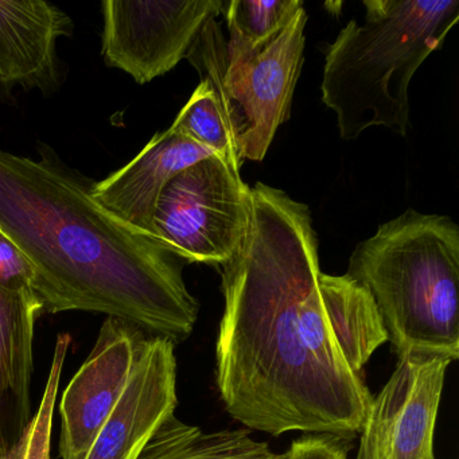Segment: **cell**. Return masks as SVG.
Instances as JSON below:
<instances>
[{
	"mask_svg": "<svg viewBox=\"0 0 459 459\" xmlns=\"http://www.w3.org/2000/svg\"><path fill=\"white\" fill-rule=\"evenodd\" d=\"M171 128L240 170L243 163L238 160L221 104L208 82L201 80Z\"/></svg>",
	"mask_w": 459,
	"mask_h": 459,
	"instance_id": "cell-17",
	"label": "cell"
},
{
	"mask_svg": "<svg viewBox=\"0 0 459 459\" xmlns=\"http://www.w3.org/2000/svg\"><path fill=\"white\" fill-rule=\"evenodd\" d=\"M212 155L170 127L157 134L125 168L93 184V198L126 224L155 236L154 214L169 182Z\"/></svg>",
	"mask_w": 459,
	"mask_h": 459,
	"instance_id": "cell-11",
	"label": "cell"
},
{
	"mask_svg": "<svg viewBox=\"0 0 459 459\" xmlns=\"http://www.w3.org/2000/svg\"><path fill=\"white\" fill-rule=\"evenodd\" d=\"M222 10L221 0H106L104 60L147 84L185 60L201 29Z\"/></svg>",
	"mask_w": 459,
	"mask_h": 459,
	"instance_id": "cell-7",
	"label": "cell"
},
{
	"mask_svg": "<svg viewBox=\"0 0 459 459\" xmlns=\"http://www.w3.org/2000/svg\"><path fill=\"white\" fill-rule=\"evenodd\" d=\"M138 459H289L268 443L257 442L247 429L204 432L170 415L150 437Z\"/></svg>",
	"mask_w": 459,
	"mask_h": 459,
	"instance_id": "cell-15",
	"label": "cell"
},
{
	"mask_svg": "<svg viewBox=\"0 0 459 459\" xmlns=\"http://www.w3.org/2000/svg\"><path fill=\"white\" fill-rule=\"evenodd\" d=\"M351 435L305 434L290 446L289 459H348L353 448Z\"/></svg>",
	"mask_w": 459,
	"mask_h": 459,
	"instance_id": "cell-20",
	"label": "cell"
},
{
	"mask_svg": "<svg viewBox=\"0 0 459 459\" xmlns=\"http://www.w3.org/2000/svg\"><path fill=\"white\" fill-rule=\"evenodd\" d=\"M174 348L168 338L144 337L127 386L84 459H138L178 404Z\"/></svg>",
	"mask_w": 459,
	"mask_h": 459,
	"instance_id": "cell-10",
	"label": "cell"
},
{
	"mask_svg": "<svg viewBox=\"0 0 459 459\" xmlns=\"http://www.w3.org/2000/svg\"><path fill=\"white\" fill-rule=\"evenodd\" d=\"M249 186L217 155L174 177L154 214L155 236L186 263L224 265L243 243Z\"/></svg>",
	"mask_w": 459,
	"mask_h": 459,
	"instance_id": "cell-6",
	"label": "cell"
},
{
	"mask_svg": "<svg viewBox=\"0 0 459 459\" xmlns=\"http://www.w3.org/2000/svg\"><path fill=\"white\" fill-rule=\"evenodd\" d=\"M349 278L372 295L397 356L459 359V228L408 209L357 244Z\"/></svg>",
	"mask_w": 459,
	"mask_h": 459,
	"instance_id": "cell-4",
	"label": "cell"
},
{
	"mask_svg": "<svg viewBox=\"0 0 459 459\" xmlns=\"http://www.w3.org/2000/svg\"><path fill=\"white\" fill-rule=\"evenodd\" d=\"M305 7L263 49L228 57L227 39L217 18L201 29L186 60L221 104L240 162H262L276 131L290 119L292 96L305 50Z\"/></svg>",
	"mask_w": 459,
	"mask_h": 459,
	"instance_id": "cell-5",
	"label": "cell"
},
{
	"mask_svg": "<svg viewBox=\"0 0 459 459\" xmlns=\"http://www.w3.org/2000/svg\"><path fill=\"white\" fill-rule=\"evenodd\" d=\"M321 273L308 206L263 182L249 186L246 236L222 265L216 342L220 397L249 429L361 431L373 396L333 337Z\"/></svg>",
	"mask_w": 459,
	"mask_h": 459,
	"instance_id": "cell-1",
	"label": "cell"
},
{
	"mask_svg": "<svg viewBox=\"0 0 459 459\" xmlns=\"http://www.w3.org/2000/svg\"><path fill=\"white\" fill-rule=\"evenodd\" d=\"M72 21L44 0L0 2V90L57 84V41L71 36Z\"/></svg>",
	"mask_w": 459,
	"mask_h": 459,
	"instance_id": "cell-12",
	"label": "cell"
},
{
	"mask_svg": "<svg viewBox=\"0 0 459 459\" xmlns=\"http://www.w3.org/2000/svg\"><path fill=\"white\" fill-rule=\"evenodd\" d=\"M42 310L33 290L0 287V456L17 445L33 418L34 330Z\"/></svg>",
	"mask_w": 459,
	"mask_h": 459,
	"instance_id": "cell-13",
	"label": "cell"
},
{
	"mask_svg": "<svg viewBox=\"0 0 459 459\" xmlns=\"http://www.w3.org/2000/svg\"><path fill=\"white\" fill-rule=\"evenodd\" d=\"M146 333L108 316L84 364L66 386L60 403L61 459H84L127 386Z\"/></svg>",
	"mask_w": 459,
	"mask_h": 459,
	"instance_id": "cell-9",
	"label": "cell"
},
{
	"mask_svg": "<svg viewBox=\"0 0 459 459\" xmlns=\"http://www.w3.org/2000/svg\"><path fill=\"white\" fill-rule=\"evenodd\" d=\"M325 57L322 101L343 141L370 127L407 136L411 80L459 21L458 0H365Z\"/></svg>",
	"mask_w": 459,
	"mask_h": 459,
	"instance_id": "cell-3",
	"label": "cell"
},
{
	"mask_svg": "<svg viewBox=\"0 0 459 459\" xmlns=\"http://www.w3.org/2000/svg\"><path fill=\"white\" fill-rule=\"evenodd\" d=\"M71 342L72 337L68 333L58 334L49 377H48L39 411L34 413L17 445L4 455L0 456V459H50L56 400H57L58 385H60L61 375H63L64 364H65Z\"/></svg>",
	"mask_w": 459,
	"mask_h": 459,
	"instance_id": "cell-18",
	"label": "cell"
},
{
	"mask_svg": "<svg viewBox=\"0 0 459 459\" xmlns=\"http://www.w3.org/2000/svg\"><path fill=\"white\" fill-rule=\"evenodd\" d=\"M34 281L36 268L20 247L0 230V287L25 291L33 290Z\"/></svg>",
	"mask_w": 459,
	"mask_h": 459,
	"instance_id": "cell-19",
	"label": "cell"
},
{
	"mask_svg": "<svg viewBox=\"0 0 459 459\" xmlns=\"http://www.w3.org/2000/svg\"><path fill=\"white\" fill-rule=\"evenodd\" d=\"M319 291L335 343L351 372L361 376L372 354L388 341L380 311L367 287L346 273H321Z\"/></svg>",
	"mask_w": 459,
	"mask_h": 459,
	"instance_id": "cell-14",
	"label": "cell"
},
{
	"mask_svg": "<svg viewBox=\"0 0 459 459\" xmlns=\"http://www.w3.org/2000/svg\"><path fill=\"white\" fill-rule=\"evenodd\" d=\"M451 362L434 354L399 356L391 377L370 403L356 459H437L435 424Z\"/></svg>",
	"mask_w": 459,
	"mask_h": 459,
	"instance_id": "cell-8",
	"label": "cell"
},
{
	"mask_svg": "<svg viewBox=\"0 0 459 459\" xmlns=\"http://www.w3.org/2000/svg\"><path fill=\"white\" fill-rule=\"evenodd\" d=\"M303 9L300 0H232L224 4L227 56L251 55L267 47Z\"/></svg>",
	"mask_w": 459,
	"mask_h": 459,
	"instance_id": "cell-16",
	"label": "cell"
},
{
	"mask_svg": "<svg viewBox=\"0 0 459 459\" xmlns=\"http://www.w3.org/2000/svg\"><path fill=\"white\" fill-rule=\"evenodd\" d=\"M92 186L45 158L0 150V230L36 268L44 310L106 314L182 342L200 313L187 263L103 208Z\"/></svg>",
	"mask_w": 459,
	"mask_h": 459,
	"instance_id": "cell-2",
	"label": "cell"
}]
</instances>
